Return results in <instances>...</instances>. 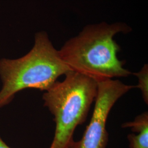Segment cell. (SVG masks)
I'll return each mask as SVG.
<instances>
[{
	"label": "cell",
	"mask_w": 148,
	"mask_h": 148,
	"mask_svg": "<svg viewBox=\"0 0 148 148\" xmlns=\"http://www.w3.org/2000/svg\"><path fill=\"white\" fill-rule=\"evenodd\" d=\"M138 79V85L136 86L141 91L143 101L148 104V65L145 64L140 71L133 73Z\"/></svg>",
	"instance_id": "obj_6"
},
{
	"label": "cell",
	"mask_w": 148,
	"mask_h": 148,
	"mask_svg": "<svg viewBox=\"0 0 148 148\" xmlns=\"http://www.w3.org/2000/svg\"><path fill=\"white\" fill-rule=\"evenodd\" d=\"M130 31V27L121 22L88 25L65 43L59 54L71 70L97 82L127 77L131 73L124 68L125 62L118 58L120 47L114 38L119 33Z\"/></svg>",
	"instance_id": "obj_1"
},
{
	"label": "cell",
	"mask_w": 148,
	"mask_h": 148,
	"mask_svg": "<svg viewBox=\"0 0 148 148\" xmlns=\"http://www.w3.org/2000/svg\"><path fill=\"white\" fill-rule=\"evenodd\" d=\"M136 86L127 85L117 79L98 82V91L94 111L82 138L73 140L68 148H106L109 136L106 125L112 108L122 96Z\"/></svg>",
	"instance_id": "obj_4"
},
{
	"label": "cell",
	"mask_w": 148,
	"mask_h": 148,
	"mask_svg": "<svg viewBox=\"0 0 148 148\" xmlns=\"http://www.w3.org/2000/svg\"><path fill=\"white\" fill-rule=\"evenodd\" d=\"M71 70L60 58L47 34L37 32L30 51L16 59L0 60V108L9 104L15 94L26 88L45 90L50 88L60 76Z\"/></svg>",
	"instance_id": "obj_2"
},
{
	"label": "cell",
	"mask_w": 148,
	"mask_h": 148,
	"mask_svg": "<svg viewBox=\"0 0 148 148\" xmlns=\"http://www.w3.org/2000/svg\"><path fill=\"white\" fill-rule=\"evenodd\" d=\"M122 128H131L133 132L129 134V148H148V112L145 111L136 117L133 121L122 125Z\"/></svg>",
	"instance_id": "obj_5"
},
{
	"label": "cell",
	"mask_w": 148,
	"mask_h": 148,
	"mask_svg": "<svg viewBox=\"0 0 148 148\" xmlns=\"http://www.w3.org/2000/svg\"><path fill=\"white\" fill-rule=\"evenodd\" d=\"M0 148H11L4 142V141L1 137H0Z\"/></svg>",
	"instance_id": "obj_7"
},
{
	"label": "cell",
	"mask_w": 148,
	"mask_h": 148,
	"mask_svg": "<svg viewBox=\"0 0 148 148\" xmlns=\"http://www.w3.org/2000/svg\"><path fill=\"white\" fill-rule=\"evenodd\" d=\"M43 95L44 106L54 117L56 130L50 148H68L76 127L86 121L98 91V82L73 70Z\"/></svg>",
	"instance_id": "obj_3"
}]
</instances>
